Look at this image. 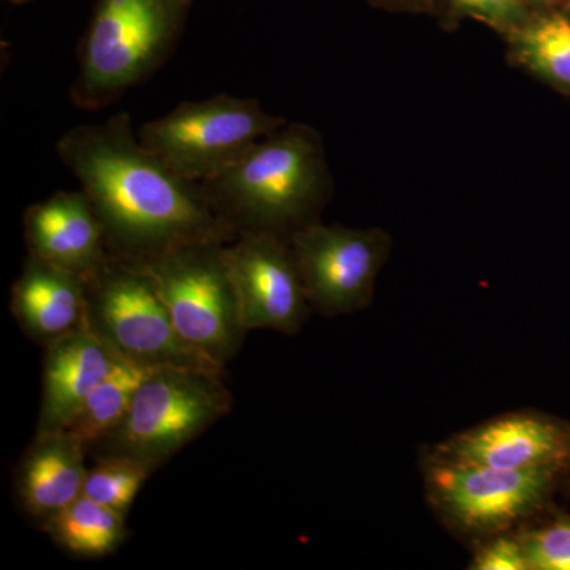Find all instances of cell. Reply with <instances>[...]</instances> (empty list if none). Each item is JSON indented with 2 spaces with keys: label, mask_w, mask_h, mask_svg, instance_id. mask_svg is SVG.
I'll use <instances>...</instances> for the list:
<instances>
[{
  "label": "cell",
  "mask_w": 570,
  "mask_h": 570,
  "mask_svg": "<svg viewBox=\"0 0 570 570\" xmlns=\"http://www.w3.org/2000/svg\"><path fill=\"white\" fill-rule=\"evenodd\" d=\"M88 450L61 430L37 431L14 472V493L26 515L40 524L82 497Z\"/></svg>",
  "instance_id": "14"
},
{
  "label": "cell",
  "mask_w": 570,
  "mask_h": 570,
  "mask_svg": "<svg viewBox=\"0 0 570 570\" xmlns=\"http://www.w3.org/2000/svg\"><path fill=\"white\" fill-rule=\"evenodd\" d=\"M151 371L153 367L119 356L110 374L82 401L66 430L91 452L126 417L135 393Z\"/></svg>",
  "instance_id": "17"
},
{
  "label": "cell",
  "mask_w": 570,
  "mask_h": 570,
  "mask_svg": "<svg viewBox=\"0 0 570 570\" xmlns=\"http://www.w3.org/2000/svg\"><path fill=\"white\" fill-rule=\"evenodd\" d=\"M10 309L33 343L50 346L85 321V279L29 254L14 281Z\"/></svg>",
  "instance_id": "15"
},
{
  "label": "cell",
  "mask_w": 570,
  "mask_h": 570,
  "mask_svg": "<svg viewBox=\"0 0 570 570\" xmlns=\"http://www.w3.org/2000/svg\"><path fill=\"white\" fill-rule=\"evenodd\" d=\"M564 474L560 469H499L431 455L425 485L441 519L480 540L538 515Z\"/></svg>",
  "instance_id": "8"
},
{
  "label": "cell",
  "mask_w": 570,
  "mask_h": 570,
  "mask_svg": "<svg viewBox=\"0 0 570 570\" xmlns=\"http://www.w3.org/2000/svg\"><path fill=\"white\" fill-rule=\"evenodd\" d=\"M568 474H570V469H569V471H568Z\"/></svg>",
  "instance_id": "25"
},
{
  "label": "cell",
  "mask_w": 570,
  "mask_h": 570,
  "mask_svg": "<svg viewBox=\"0 0 570 570\" xmlns=\"http://www.w3.org/2000/svg\"><path fill=\"white\" fill-rule=\"evenodd\" d=\"M223 243L179 247L141 265L184 341L217 366L235 358L247 335Z\"/></svg>",
  "instance_id": "6"
},
{
  "label": "cell",
  "mask_w": 570,
  "mask_h": 570,
  "mask_svg": "<svg viewBox=\"0 0 570 570\" xmlns=\"http://www.w3.org/2000/svg\"><path fill=\"white\" fill-rule=\"evenodd\" d=\"M29 254L88 279L111 257L99 216L85 190H59L26 209Z\"/></svg>",
  "instance_id": "12"
},
{
  "label": "cell",
  "mask_w": 570,
  "mask_h": 570,
  "mask_svg": "<svg viewBox=\"0 0 570 570\" xmlns=\"http://www.w3.org/2000/svg\"><path fill=\"white\" fill-rule=\"evenodd\" d=\"M527 2H534L538 6H553L557 0H527Z\"/></svg>",
  "instance_id": "23"
},
{
  "label": "cell",
  "mask_w": 570,
  "mask_h": 570,
  "mask_svg": "<svg viewBox=\"0 0 570 570\" xmlns=\"http://www.w3.org/2000/svg\"><path fill=\"white\" fill-rule=\"evenodd\" d=\"M96 463L89 469L82 497L127 515L142 483L153 472L126 456H102L96 459Z\"/></svg>",
  "instance_id": "19"
},
{
  "label": "cell",
  "mask_w": 570,
  "mask_h": 570,
  "mask_svg": "<svg viewBox=\"0 0 570 570\" xmlns=\"http://www.w3.org/2000/svg\"><path fill=\"white\" fill-rule=\"evenodd\" d=\"M453 3L464 13L508 33L530 18L527 0H453Z\"/></svg>",
  "instance_id": "22"
},
{
  "label": "cell",
  "mask_w": 570,
  "mask_h": 570,
  "mask_svg": "<svg viewBox=\"0 0 570 570\" xmlns=\"http://www.w3.org/2000/svg\"><path fill=\"white\" fill-rule=\"evenodd\" d=\"M285 119L268 115L261 102L217 94L200 102H183L174 111L142 124L141 145L176 175L204 183L225 170Z\"/></svg>",
  "instance_id": "7"
},
{
  "label": "cell",
  "mask_w": 570,
  "mask_h": 570,
  "mask_svg": "<svg viewBox=\"0 0 570 570\" xmlns=\"http://www.w3.org/2000/svg\"><path fill=\"white\" fill-rule=\"evenodd\" d=\"M530 570H570V515L554 513L519 530Z\"/></svg>",
  "instance_id": "20"
},
{
  "label": "cell",
  "mask_w": 570,
  "mask_h": 570,
  "mask_svg": "<svg viewBox=\"0 0 570 570\" xmlns=\"http://www.w3.org/2000/svg\"><path fill=\"white\" fill-rule=\"evenodd\" d=\"M224 257L246 332L299 333L311 306L288 239L238 235L224 246Z\"/></svg>",
  "instance_id": "10"
},
{
  "label": "cell",
  "mask_w": 570,
  "mask_h": 570,
  "mask_svg": "<svg viewBox=\"0 0 570 570\" xmlns=\"http://www.w3.org/2000/svg\"><path fill=\"white\" fill-rule=\"evenodd\" d=\"M193 0H97L82 37L71 102L104 110L167 62Z\"/></svg>",
  "instance_id": "3"
},
{
  "label": "cell",
  "mask_w": 570,
  "mask_h": 570,
  "mask_svg": "<svg viewBox=\"0 0 570 570\" xmlns=\"http://www.w3.org/2000/svg\"><path fill=\"white\" fill-rule=\"evenodd\" d=\"M469 569L530 570L520 532L515 530L499 532V534L480 539Z\"/></svg>",
  "instance_id": "21"
},
{
  "label": "cell",
  "mask_w": 570,
  "mask_h": 570,
  "mask_svg": "<svg viewBox=\"0 0 570 570\" xmlns=\"http://www.w3.org/2000/svg\"><path fill=\"white\" fill-rule=\"evenodd\" d=\"M513 56L540 80L570 94V17L551 10L509 33Z\"/></svg>",
  "instance_id": "18"
},
{
  "label": "cell",
  "mask_w": 570,
  "mask_h": 570,
  "mask_svg": "<svg viewBox=\"0 0 570 570\" xmlns=\"http://www.w3.org/2000/svg\"><path fill=\"white\" fill-rule=\"evenodd\" d=\"M56 546L78 558L115 553L127 538L126 513L80 497L41 524Z\"/></svg>",
  "instance_id": "16"
},
{
  "label": "cell",
  "mask_w": 570,
  "mask_h": 570,
  "mask_svg": "<svg viewBox=\"0 0 570 570\" xmlns=\"http://www.w3.org/2000/svg\"><path fill=\"white\" fill-rule=\"evenodd\" d=\"M56 153L91 200L112 257L146 264L179 247L236 238L200 184L176 175L141 145L129 112L71 127Z\"/></svg>",
  "instance_id": "1"
},
{
  "label": "cell",
  "mask_w": 570,
  "mask_h": 570,
  "mask_svg": "<svg viewBox=\"0 0 570 570\" xmlns=\"http://www.w3.org/2000/svg\"><path fill=\"white\" fill-rule=\"evenodd\" d=\"M121 355L94 332L85 317L73 332L45 347L43 392L37 431L67 428Z\"/></svg>",
  "instance_id": "13"
},
{
  "label": "cell",
  "mask_w": 570,
  "mask_h": 570,
  "mask_svg": "<svg viewBox=\"0 0 570 570\" xmlns=\"http://www.w3.org/2000/svg\"><path fill=\"white\" fill-rule=\"evenodd\" d=\"M11 3H17V6H22V3L32 2V0H9Z\"/></svg>",
  "instance_id": "24"
},
{
  "label": "cell",
  "mask_w": 570,
  "mask_h": 570,
  "mask_svg": "<svg viewBox=\"0 0 570 570\" xmlns=\"http://www.w3.org/2000/svg\"><path fill=\"white\" fill-rule=\"evenodd\" d=\"M431 455L499 469H570V423L540 412L499 415L441 442Z\"/></svg>",
  "instance_id": "11"
},
{
  "label": "cell",
  "mask_w": 570,
  "mask_h": 570,
  "mask_svg": "<svg viewBox=\"0 0 570 570\" xmlns=\"http://www.w3.org/2000/svg\"><path fill=\"white\" fill-rule=\"evenodd\" d=\"M213 212L236 236H291L317 223L328 197L324 146L305 124H284L200 183Z\"/></svg>",
  "instance_id": "2"
},
{
  "label": "cell",
  "mask_w": 570,
  "mask_h": 570,
  "mask_svg": "<svg viewBox=\"0 0 570 570\" xmlns=\"http://www.w3.org/2000/svg\"><path fill=\"white\" fill-rule=\"evenodd\" d=\"M309 306L332 317L365 309L389 254L384 232L313 223L288 239Z\"/></svg>",
  "instance_id": "9"
},
{
  "label": "cell",
  "mask_w": 570,
  "mask_h": 570,
  "mask_svg": "<svg viewBox=\"0 0 570 570\" xmlns=\"http://www.w3.org/2000/svg\"><path fill=\"white\" fill-rule=\"evenodd\" d=\"M232 403L223 373L156 367L141 382L122 422L89 453L94 459L126 456L156 472L224 419Z\"/></svg>",
  "instance_id": "4"
},
{
  "label": "cell",
  "mask_w": 570,
  "mask_h": 570,
  "mask_svg": "<svg viewBox=\"0 0 570 570\" xmlns=\"http://www.w3.org/2000/svg\"><path fill=\"white\" fill-rule=\"evenodd\" d=\"M86 283V318L122 358L153 367H193L223 373L190 346L165 307L153 277L141 265L108 258Z\"/></svg>",
  "instance_id": "5"
}]
</instances>
